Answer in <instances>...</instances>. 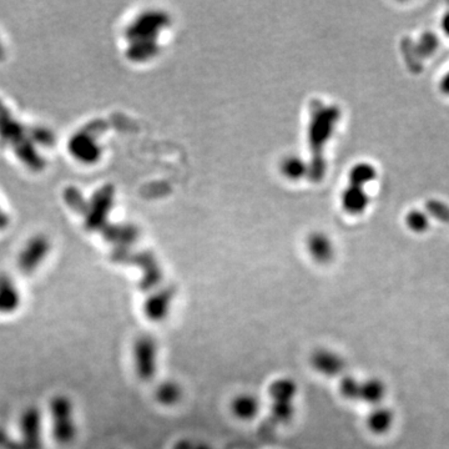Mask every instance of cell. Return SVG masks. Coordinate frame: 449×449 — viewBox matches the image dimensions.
Instances as JSON below:
<instances>
[{
  "instance_id": "obj_1",
  "label": "cell",
  "mask_w": 449,
  "mask_h": 449,
  "mask_svg": "<svg viewBox=\"0 0 449 449\" xmlns=\"http://www.w3.org/2000/svg\"><path fill=\"white\" fill-rule=\"evenodd\" d=\"M0 139L8 142L14 149V153L21 162L32 171H41L45 166L43 156L39 154L35 145L28 137V131L21 122H18L10 110L0 100Z\"/></svg>"
},
{
  "instance_id": "obj_2",
  "label": "cell",
  "mask_w": 449,
  "mask_h": 449,
  "mask_svg": "<svg viewBox=\"0 0 449 449\" xmlns=\"http://www.w3.org/2000/svg\"><path fill=\"white\" fill-rule=\"evenodd\" d=\"M52 416V437L60 446L70 444L77 437V424L74 418V405L69 397L58 394L49 403Z\"/></svg>"
},
{
  "instance_id": "obj_3",
  "label": "cell",
  "mask_w": 449,
  "mask_h": 449,
  "mask_svg": "<svg viewBox=\"0 0 449 449\" xmlns=\"http://www.w3.org/2000/svg\"><path fill=\"white\" fill-rule=\"evenodd\" d=\"M114 196L115 190L113 185H104L93 195L85 215V227L89 231H100L106 224V220L114 204Z\"/></svg>"
},
{
  "instance_id": "obj_4",
  "label": "cell",
  "mask_w": 449,
  "mask_h": 449,
  "mask_svg": "<svg viewBox=\"0 0 449 449\" xmlns=\"http://www.w3.org/2000/svg\"><path fill=\"white\" fill-rule=\"evenodd\" d=\"M157 346L151 336H140L134 345L135 372L144 382H150L156 374Z\"/></svg>"
},
{
  "instance_id": "obj_5",
  "label": "cell",
  "mask_w": 449,
  "mask_h": 449,
  "mask_svg": "<svg viewBox=\"0 0 449 449\" xmlns=\"http://www.w3.org/2000/svg\"><path fill=\"white\" fill-rule=\"evenodd\" d=\"M20 443L24 449H43V417L38 407L30 405L19 419Z\"/></svg>"
},
{
  "instance_id": "obj_6",
  "label": "cell",
  "mask_w": 449,
  "mask_h": 449,
  "mask_svg": "<svg viewBox=\"0 0 449 449\" xmlns=\"http://www.w3.org/2000/svg\"><path fill=\"white\" fill-rule=\"evenodd\" d=\"M167 23V17L161 12H146L137 17L133 24L126 28L128 41L155 40L157 32Z\"/></svg>"
},
{
  "instance_id": "obj_7",
  "label": "cell",
  "mask_w": 449,
  "mask_h": 449,
  "mask_svg": "<svg viewBox=\"0 0 449 449\" xmlns=\"http://www.w3.org/2000/svg\"><path fill=\"white\" fill-rule=\"evenodd\" d=\"M50 250V242L44 235H37L30 238L23 250L20 251L18 257V267L19 271L26 275H30L38 269L40 263L44 261L45 257Z\"/></svg>"
},
{
  "instance_id": "obj_8",
  "label": "cell",
  "mask_w": 449,
  "mask_h": 449,
  "mask_svg": "<svg viewBox=\"0 0 449 449\" xmlns=\"http://www.w3.org/2000/svg\"><path fill=\"white\" fill-rule=\"evenodd\" d=\"M97 136L86 130H79L68 142V149L73 157L83 164H95L102 156V146L97 144Z\"/></svg>"
},
{
  "instance_id": "obj_9",
  "label": "cell",
  "mask_w": 449,
  "mask_h": 449,
  "mask_svg": "<svg viewBox=\"0 0 449 449\" xmlns=\"http://www.w3.org/2000/svg\"><path fill=\"white\" fill-rule=\"evenodd\" d=\"M173 300V289H164L150 296L144 303V314L149 321L162 322L166 318Z\"/></svg>"
},
{
  "instance_id": "obj_10",
  "label": "cell",
  "mask_w": 449,
  "mask_h": 449,
  "mask_svg": "<svg viewBox=\"0 0 449 449\" xmlns=\"http://www.w3.org/2000/svg\"><path fill=\"white\" fill-rule=\"evenodd\" d=\"M311 365L317 372L325 376L334 377L343 372L345 370V361L341 359L337 353L328 351V350H318L311 357Z\"/></svg>"
},
{
  "instance_id": "obj_11",
  "label": "cell",
  "mask_w": 449,
  "mask_h": 449,
  "mask_svg": "<svg viewBox=\"0 0 449 449\" xmlns=\"http://www.w3.org/2000/svg\"><path fill=\"white\" fill-rule=\"evenodd\" d=\"M104 238L116 249H128L137 238V230L131 224H105L100 230Z\"/></svg>"
},
{
  "instance_id": "obj_12",
  "label": "cell",
  "mask_w": 449,
  "mask_h": 449,
  "mask_svg": "<svg viewBox=\"0 0 449 449\" xmlns=\"http://www.w3.org/2000/svg\"><path fill=\"white\" fill-rule=\"evenodd\" d=\"M21 296L17 285L7 275H0V314H12L19 308Z\"/></svg>"
},
{
  "instance_id": "obj_13",
  "label": "cell",
  "mask_w": 449,
  "mask_h": 449,
  "mask_svg": "<svg viewBox=\"0 0 449 449\" xmlns=\"http://www.w3.org/2000/svg\"><path fill=\"white\" fill-rule=\"evenodd\" d=\"M233 414L241 421H252L260 411V402L256 396L244 393L233 399L231 404Z\"/></svg>"
},
{
  "instance_id": "obj_14",
  "label": "cell",
  "mask_w": 449,
  "mask_h": 449,
  "mask_svg": "<svg viewBox=\"0 0 449 449\" xmlns=\"http://www.w3.org/2000/svg\"><path fill=\"white\" fill-rule=\"evenodd\" d=\"M385 394V387L382 381L371 379L366 382H361L359 401L368 404H379Z\"/></svg>"
},
{
  "instance_id": "obj_15",
  "label": "cell",
  "mask_w": 449,
  "mask_h": 449,
  "mask_svg": "<svg viewBox=\"0 0 449 449\" xmlns=\"http://www.w3.org/2000/svg\"><path fill=\"white\" fill-rule=\"evenodd\" d=\"M393 423V413L387 408H376L367 417V426L376 434H385Z\"/></svg>"
},
{
  "instance_id": "obj_16",
  "label": "cell",
  "mask_w": 449,
  "mask_h": 449,
  "mask_svg": "<svg viewBox=\"0 0 449 449\" xmlns=\"http://www.w3.org/2000/svg\"><path fill=\"white\" fill-rule=\"evenodd\" d=\"M157 52V44L155 40H136L130 41L126 55L133 61H144L153 58Z\"/></svg>"
},
{
  "instance_id": "obj_17",
  "label": "cell",
  "mask_w": 449,
  "mask_h": 449,
  "mask_svg": "<svg viewBox=\"0 0 449 449\" xmlns=\"http://www.w3.org/2000/svg\"><path fill=\"white\" fill-rule=\"evenodd\" d=\"M297 387L291 379H278L274 382L269 390V394L274 398V403H292Z\"/></svg>"
},
{
  "instance_id": "obj_18",
  "label": "cell",
  "mask_w": 449,
  "mask_h": 449,
  "mask_svg": "<svg viewBox=\"0 0 449 449\" xmlns=\"http://www.w3.org/2000/svg\"><path fill=\"white\" fill-rule=\"evenodd\" d=\"M155 397L162 405H173L181 398V388L175 382H165L157 387Z\"/></svg>"
},
{
  "instance_id": "obj_19",
  "label": "cell",
  "mask_w": 449,
  "mask_h": 449,
  "mask_svg": "<svg viewBox=\"0 0 449 449\" xmlns=\"http://www.w3.org/2000/svg\"><path fill=\"white\" fill-rule=\"evenodd\" d=\"M64 201L66 205L70 207L73 211L80 213V215H86L88 207H89V201L84 198L83 193L77 187H69L65 189Z\"/></svg>"
},
{
  "instance_id": "obj_20",
  "label": "cell",
  "mask_w": 449,
  "mask_h": 449,
  "mask_svg": "<svg viewBox=\"0 0 449 449\" xmlns=\"http://www.w3.org/2000/svg\"><path fill=\"white\" fill-rule=\"evenodd\" d=\"M26 131H28V137L32 140L34 145L39 144L43 146H52L55 144V135L49 128L44 126H32Z\"/></svg>"
},
{
  "instance_id": "obj_21",
  "label": "cell",
  "mask_w": 449,
  "mask_h": 449,
  "mask_svg": "<svg viewBox=\"0 0 449 449\" xmlns=\"http://www.w3.org/2000/svg\"><path fill=\"white\" fill-rule=\"evenodd\" d=\"M345 201L351 211H361L366 206L367 198L361 187H354L348 191Z\"/></svg>"
},
{
  "instance_id": "obj_22",
  "label": "cell",
  "mask_w": 449,
  "mask_h": 449,
  "mask_svg": "<svg viewBox=\"0 0 449 449\" xmlns=\"http://www.w3.org/2000/svg\"><path fill=\"white\" fill-rule=\"evenodd\" d=\"M359 385H361V382H359L357 379L351 377V376H347L341 381V394L350 401H359Z\"/></svg>"
},
{
  "instance_id": "obj_23",
  "label": "cell",
  "mask_w": 449,
  "mask_h": 449,
  "mask_svg": "<svg viewBox=\"0 0 449 449\" xmlns=\"http://www.w3.org/2000/svg\"><path fill=\"white\" fill-rule=\"evenodd\" d=\"M311 252L318 261H326L331 256V247L326 238L321 236L312 238L311 241Z\"/></svg>"
},
{
  "instance_id": "obj_24",
  "label": "cell",
  "mask_w": 449,
  "mask_h": 449,
  "mask_svg": "<svg viewBox=\"0 0 449 449\" xmlns=\"http://www.w3.org/2000/svg\"><path fill=\"white\" fill-rule=\"evenodd\" d=\"M374 169L370 165H359L353 170V182L359 187L367 181H371L374 178Z\"/></svg>"
},
{
  "instance_id": "obj_25",
  "label": "cell",
  "mask_w": 449,
  "mask_h": 449,
  "mask_svg": "<svg viewBox=\"0 0 449 449\" xmlns=\"http://www.w3.org/2000/svg\"><path fill=\"white\" fill-rule=\"evenodd\" d=\"M407 224L413 231L422 232L428 227V220L423 212L413 211L408 215Z\"/></svg>"
},
{
  "instance_id": "obj_26",
  "label": "cell",
  "mask_w": 449,
  "mask_h": 449,
  "mask_svg": "<svg viewBox=\"0 0 449 449\" xmlns=\"http://www.w3.org/2000/svg\"><path fill=\"white\" fill-rule=\"evenodd\" d=\"M0 449H24L19 439L9 436L7 430L0 428Z\"/></svg>"
},
{
  "instance_id": "obj_27",
  "label": "cell",
  "mask_w": 449,
  "mask_h": 449,
  "mask_svg": "<svg viewBox=\"0 0 449 449\" xmlns=\"http://www.w3.org/2000/svg\"><path fill=\"white\" fill-rule=\"evenodd\" d=\"M437 45H438V41H437L436 37L433 34H427L421 40V46H419L418 52H422L423 55H430L432 52H436Z\"/></svg>"
},
{
  "instance_id": "obj_28",
  "label": "cell",
  "mask_w": 449,
  "mask_h": 449,
  "mask_svg": "<svg viewBox=\"0 0 449 449\" xmlns=\"http://www.w3.org/2000/svg\"><path fill=\"white\" fill-rule=\"evenodd\" d=\"M8 224H9V218L7 213L0 209V229H6Z\"/></svg>"
},
{
  "instance_id": "obj_29",
  "label": "cell",
  "mask_w": 449,
  "mask_h": 449,
  "mask_svg": "<svg viewBox=\"0 0 449 449\" xmlns=\"http://www.w3.org/2000/svg\"><path fill=\"white\" fill-rule=\"evenodd\" d=\"M441 89H442L443 93L448 94L449 95V73L443 77L442 83H441Z\"/></svg>"
},
{
  "instance_id": "obj_30",
  "label": "cell",
  "mask_w": 449,
  "mask_h": 449,
  "mask_svg": "<svg viewBox=\"0 0 449 449\" xmlns=\"http://www.w3.org/2000/svg\"><path fill=\"white\" fill-rule=\"evenodd\" d=\"M442 28L444 32H446L447 35H449V13L446 14L444 18H443Z\"/></svg>"
},
{
  "instance_id": "obj_31",
  "label": "cell",
  "mask_w": 449,
  "mask_h": 449,
  "mask_svg": "<svg viewBox=\"0 0 449 449\" xmlns=\"http://www.w3.org/2000/svg\"><path fill=\"white\" fill-rule=\"evenodd\" d=\"M4 55H6V49H4V45H3V43L0 41V60L4 58Z\"/></svg>"
}]
</instances>
